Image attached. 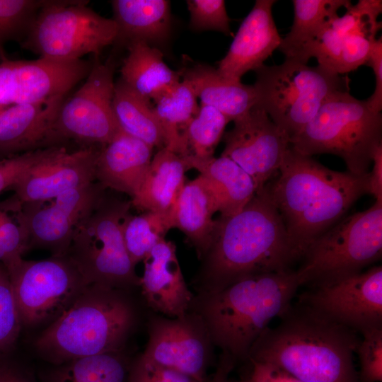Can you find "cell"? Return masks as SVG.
<instances>
[{
  "instance_id": "obj_1",
  "label": "cell",
  "mask_w": 382,
  "mask_h": 382,
  "mask_svg": "<svg viewBox=\"0 0 382 382\" xmlns=\"http://www.w3.org/2000/svg\"><path fill=\"white\" fill-rule=\"evenodd\" d=\"M192 279L199 294L216 292L245 277L289 269L295 260L267 184L238 213L219 216Z\"/></svg>"
},
{
  "instance_id": "obj_2",
  "label": "cell",
  "mask_w": 382,
  "mask_h": 382,
  "mask_svg": "<svg viewBox=\"0 0 382 382\" xmlns=\"http://www.w3.org/2000/svg\"><path fill=\"white\" fill-rule=\"evenodd\" d=\"M275 177L267 185L295 260L303 257L312 242L369 191V173L333 170L291 146Z\"/></svg>"
},
{
  "instance_id": "obj_3",
  "label": "cell",
  "mask_w": 382,
  "mask_h": 382,
  "mask_svg": "<svg viewBox=\"0 0 382 382\" xmlns=\"http://www.w3.org/2000/svg\"><path fill=\"white\" fill-rule=\"evenodd\" d=\"M267 328L247 359L272 364L303 382H361L353 355L354 331L301 303Z\"/></svg>"
},
{
  "instance_id": "obj_4",
  "label": "cell",
  "mask_w": 382,
  "mask_h": 382,
  "mask_svg": "<svg viewBox=\"0 0 382 382\" xmlns=\"http://www.w3.org/2000/svg\"><path fill=\"white\" fill-rule=\"evenodd\" d=\"M300 286L290 269L245 277L214 293L195 295L190 310L203 320L214 346L247 359L260 335L291 306Z\"/></svg>"
},
{
  "instance_id": "obj_5",
  "label": "cell",
  "mask_w": 382,
  "mask_h": 382,
  "mask_svg": "<svg viewBox=\"0 0 382 382\" xmlns=\"http://www.w3.org/2000/svg\"><path fill=\"white\" fill-rule=\"evenodd\" d=\"M137 320L127 290L88 284L35 339L33 347L51 365L122 352Z\"/></svg>"
},
{
  "instance_id": "obj_6",
  "label": "cell",
  "mask_w": 382,
  "mask_h": 382,
  "mask_svg": "<svg viewBox=\"0 0 382 382\" xmlns=\"http://www.w3.org/2000/svg\"><path fill=\"white\" fill-rule=\"evenodd\" d=\"M382 115L366 100L348 90L331 93L313 118L289 140L296 152L308 156L330 154L341 158L349 173L369 172L372 156L382 144Z\"/></svg>"
},
{
  "instance_id": "obj_7",
  "label": "cell",
  "mask_w": 382,
  "mask_h": 382,
  "mask_svg": "<svg viewBox=\"0 0 382 382\" xmlns=\"http://www.w3.org/2000/svg\"><path fill=\"white\" fill-rule=\"evenodd\" d=\"M254 106L264 110L289 139L313 118L333 92L348 90L347 77L317 65L285 59L255 71Z\"/></svg>"
},
{
  "instance_id": "obj_8",
  "label": "cell",
  "mask_w": 382,
  "mask_h": 382,
  "mask_svg": "<svg viewBox=\"0 0 382 382\" xmlns=\"http://www.w3.org/2000/svg\"><path fill=\"white\" fill-rule=\"evenodd\" d=\"M131 207V201L104 194L76 228L66 256L87 285L127 291L139 286L140 277L122 233V222Z\"/></svg>"
},
{
  "instance_id": "obj_9",
  "label": "cell",
  "mask_w": 382,
  "mask_h": 382,
  "mask_svg": "<svg viewBox=\"0 0 382 382\" xmlns=\"http://www.w3.org/2000/svg\"><path fill=\"white\" fill-rule=\"evenodd\" d=\"M382 200L346 215L308 247L296 271L301 285L317 286L360 272L381 258Z\"/></svg>"
},
{
  "instance_id": "obj_10",
  "label": "cell",
  "mask_w": 382,
  "mask_h": 382,
  "mask_svg": "<svg viewBox=\"0 0 382 382\" xmlns=\"http://www.w3.org/2000/svg\"><path fill=\"white\" fill-rule=\"evenodd\" d=\"M87 1L47 0L33 22L22 48L57 62H72L115 42L117 27L87 6Z\"/></svg>"
},
{
  "instance_id": "obj_11",
  "label": "cell",
  "mask_w": 382,
  "mask_h": 382,
  "mask_svg": "<svg viewBox=\"0 0 382 382\" xmlns=\"http://www.w3.org/2000/svg\"><path fill=\"white\" fill-rule=\"evenodd\" d=\"M4 267L22 325L28 328L51 324L87 286L66 256L42 260L22 257Z\"/></svg>"
},
{
  "instance_id": "obj_12",
  "label": "cell",
  "mask_w": 382,
  "mask_h": 382,
  "mask_svg": "<svg viewBox=\"0 0 382 382\" xmlns=\"http://www.w3.org/2000/svg\"><path fill=\"white\" fill-rule=\"evenodd\" d=\"M114 67L111 60L103 63L95 57L85 82L61 105L51 129L50 147L70 140L103 146L121 130L112 108Z\"/></svg>"
},
{
  "instance_id": "obj_13",
  "label": "cell",
  "mask_w": 382,
  "mask_h": 382,
  "mask_svg": "<svg viewBox=\"0 0 382 382\" xmlns=\"http://www.w3.org/2000/svg\"><path fill=\"white\" fill-rule=\"evenodd\" d=\"M300 302L354 331L382 328V267L313 286Z\"/></svg>"
},
{
  "instance_id": "obj_14",
  "label": "cell",
  "mask_w": 382,
  "mask_h": 382,
  "mask_svg": "<svg viewBox=\"0 0 382 382\" xmlns=\"http://www.w3.org/2000/svg\"><path fill=\"white\" fill-rule=\"evenodd\" d=\"M148 335L144 357L199 382H208L207 370L214 344L197 313L190 310L177 318L151 316Z\"/></svg>"
},
{
  "instance_id": "obj_15",
  "label": "cell",
  "mask_w": 382,
  "mask_h": 382,
  "mask_svg": "<svg viewBox=\"0 0 382 382\" xmlns=\"http://www.w3.org/2000/svg\"><path fill=\"white\" fill-rule=\"evenodd\" d=\"M98 182L45 201L21 204V216L28 235V248L66 256L79 223L105 194Z\"/></svg>"
},
{
  "instance_id": "obj_16",
  "label": "cell",
  "mask_w": 382,
  "mask_h": 382,
  "mask_svg": "<svg viewBox=\"0 0 382 382\" xmlns=\"http://www.w3.org/2000/svg\"><path fill=\"white\" fill-rule=\"evenodd\" d=\"M224 133L221 156L238 164L253 180L257 191L277 175L289 139L262 109L253 106L233 121Z\"/></svg>"
},
{
  "instance_id": "obj_17",
  "label": "cell",
  "mask_w": 382,
  "mask_h": 382,
  "mask_svg": "<svg viewBox=\"0 0 382 382\" xmlns=\"http://www.w3.org/2000/svg\"><path fill=\"white\" fill-rule=\"evenodd\" d=\"M92 62L6 59L0 62V107L34 103L66 97L86 78Z\"/></svg>"
},
{
  "instance_id": "obj_18",
  "label": "cell",
  "mask_w": 382,
  "mask_h": 382,
  "mask_svg": "<svg viewBox=\"0 0 382 382\" xmlns=\"http://www.w3.org/2000/svg\"><path fill=\"white\" fill-rule=\"evenodd\" d=\"M100 146L68 151L61 146L35 163L12 187L21 204L45 201L96 182L95 168Z\"/></svg>"
},
{
  "instance_id": "obj_19",
  "label": "cell",
  "mask_w": 382,
  "mask_h": 382,
  "mask_svg": "<svg viewBox=\"0 0 382 382\" xmlns=\"http://www.w3.org/2000/svg\"><path fill=\"white\" fill-rule=\"evenodd\" d=\"M142 262L139 286L147 306L169 318L187 313L195 295L184 279L175 244L166 239L161 241Z\"/></svg>"
},
{
  "instance_id": "obj_20",
  "label": "cell",
  "mask_w": 382,
  "mask_h": 382,
  "mask_svg": "<svg viewBox=\"0 0 382 382\" xmlns=\"http://www.w3.org/2000/svg\"><path fill=\"white\" fill-rule=\"evenodd\" d=\"M274 0H257L243 21L226 56L217 70L223 76L241 81L250 71H255L278 49L282 41L273 16Z\"/></svg>"
},
{
  "instance_id": "obj_21",
  "label": "cell",
  "mask_w": 382,
  "mask_h": 382,
  "mask_svg": "<svg viewBox=\"0 0 382 382\" xmlns=\"http://www.w3.org/2000/svg\"><path fill=\"white\" fill-rule=\"evenodd\" d=\"M66 97L7 107L0 112V159L49 146L57 113Z\"/></svg>"
},
{
  "instance_id": "obj_22",
  "label": "cell",
  "mask_w": 382,
  "mask_h": 382,
  "mask_svg": "<svg viewBox=\"0 0 382 382\" xmlns=\"http://www.w3.org/2000/svg\"><path fill=\"white\" fill-rule=\"evenodd\" d=\"M153 147L120 130L100 146L96 163V181L105 189L132 198L140 188L153 158Z\"/></svg>"
},
{
  "instance_id": "obj_23",
  "label": "cell",
  "mask_w": 382,
  "mask_h": 382,
  "mask_svg": "<svg viewBox=\"0 0 382 382\" xmlns=\"http://www.w3.org/2000/svg\"><path fill=\"white\" fill-rule=\"evenodd\" d=\"M179 70L181 80L188 84L201 105L212 106L229 121L242 117L255 105L254 88L228 79L217 69L185 57Z\"/></svg>"
},
{
  "instance_id": "obj_24",
  "label": "cell",
  "mask_w": 382,
  "mask_h": 382,
  "mask_svg": "<svg viewBox=\"0 0 382 382\" xmlns=\"http://www.w3.org/2000/svg\"><path fill=\"white\" fill-rule=\"evenodd\" d=\"M217 212L212 193L204 178L199 175L185 182L171 209L173 228L180 230L200 260L209 248Z\"/></svg>"
},
{
  "instance_id": "obj_25",
  "label": "cell",
  "mask_w": 382,
  "mask_h": 382,
  "mask_svg": "<svg viewBox=\"0 0 382 382\" xmlns=\"http://www.w3.org/2000/svg\"><path fill=\"white\" fill-rule=\"evenodd\" d=\"M183 157L189 169L197 170L205 180L220 216L240 212L257 192L252 178L226 156L207 159Z\"/></svg>"
},
{
  "instance_id": "obj_26",
  "label": "cell",
  "mask_w": 382,
  "mask_h": 382,
  "mask_svg": "<svg viewBox=\"0 0 382 382\" xmlns=\"http://www.w3.org/2000/svg\"><path fill=\"white\" fill-rule=\"evenodd\" d=\"M113 20L117 27L115 42H162L170 33V4L166 0H114Z\"/></svg>"
},
{
  "instance_id": "obj_27",
  "label": "cell",
  "mask_w": 382,
  "mask_h": 382,
  "mask_svg": "<svg viewBox=\"0 0 382 382\" xmlns=\"http://www.w3.org/2000/svg\"><path fill=\"white\" fill-rule=\"evenodd\" d=\"M189 168L184 158L164 147L153 156L143 183L131 199L144 212H170L185 183Z\"/></svg>"
},
{
  "instance_id": "obj_28",
  "label": "cell",
  "mask_w": 382,
  "mask_h": 382,
  "mask_svg": "<svg viewBox=\"0 0 382 382\" xmlns=\"http://www.w3.org/2000/svg\"><path fill=\"white\" fill-rule=\"evenodd\" d=\"M120 80L139 96L150 102L181 81L179 71L165 63L162 52L144 42L127 45Z\"/></svg>"
},
{
  "instance_id": "obj_29",
  "label": "cell",
  "mask_w": 382,
  "mask_h": 382,
  "mask_svg": "<svg viewBox=\"0 0 382 382\" xmlns=\"http://www.w3.org/2000/svg\"><path fill=\"white\" fill-rule=\"evenodd\" d=\"M294 21L290 31L282 38L279 50L285 59L307 64L312 45L320 30L337 11L349 8L347 0H294Z\"/></svg>"
},
{
  "instance_id": "obj_30",
  "label": "cell",
  "mask_w": 382,
  "mask_h": 382,
  "mask_svg": "<svg viewBox=\"0 0 382 382\" xmlns=\"http://www.w3.org/2000/svg\"><path fill=\"white\" fill-rule=\"evenodd\" d=\"M114 115L120 129L158 150L165 147L163 129L147 101L120 79L115 83Z\"/></svg>"
},
{
  "instance_id": "obj_31",
  "label": "cell",
  "mask_w": 382,
  "mask_h": 382,
  "mask_svg": "<svg viewBox=\"0 0 382 382\" xmlns=\"http://www.w3.org/2000/svg\"><path fill=\"white\" fill-rule=\"evenodd\" d=\"M129 366L122 352L74 359L52 365L40 382H126Z\"/></svg>"
},
{
  "instance_id": "obj_32",
  "label": "cell",
  "mask_w": 382,
  "mask_h": 382,
  "mask_svg": "<svg viewBox=\"0 0 382 382\" xmlns=\"http://www.w3.org/2000/svg\"><path fill=\"white\" fill-rule=\"evenodd\" d=\"M153 101V111L164 134L165 147L180 155L183 132L199 110L197 97L181 80Z\"/></svg>"
},
{
  "instance_id": "obj_33",
  "label": "cell",
  "mask_w": 382,
  "mask_h": 382,
  "mask_svg": "<svg viewBox=\"0 0 382 382\" xmlns=\"http://www.w3.org/2000/svg\"><path fill=\"white\" fill-rule=\"evenodd\" d=\"M229 122L216 108L200 104L197 112L189 121L183 132L180 155L197 159L213 157Z\"/></svg>"
},
{
  "instance_id": "obj_34",
  "label": "cell",
  "mask_w": 382,
  "mask_h": 382,
  "mask_svg": "<svg viewBox=\"0 0 382 382\" xmlns=\"http://www.w3.org/2000/svg\"><path fill=\"white\" fill-rule=\"evenodd\" d=\"M171 228L170 212L150 211L139 215L129 213L122 222V233L132 263L136 266L143 261Z\"/></svg>"
},
{
  "instance_id": "obj_35",
  "label": "cell",
  "mask_w": 382,
  "mask_h": 382,
  "mask_svg": "<svg viewBox=\"0 0 382 382\" xmlns=\"http://www.w3.org/2000/svg\"><path fill=\"white\" fill-rule=\"evenodd\" d=\"M45 0H0V62L7 59L5 45L25 37Z\"/></svg>"
},
{
  "instance_id": "obj_36",
  "label": "cell",
  "mask_w": 382,
  "mask_h": 382,
  "mask_svg": "<svg viewBox=\"0 0 382 382\" xmlns=\"http://www.w3.org/2000/svg\"><path fill=\"white\" fill-rule=\"evenodd\" d=\"M0 245L7 267L29 250L28 235L21 216V204L13 197L0 203Z\"/></svg>"
},
{
  "instance_id": "obj_37",
  "label": "cell",
  "mask_w": 382,
  "mask_h": 382,
  "mask_svg": "<svg viewBox=\"0 0 382 382\" xmlns=\"http://www.w3.org/2000/svg\"><path fill=\"white\" fill-rule=\"evenodd\" d=\"M22 326L8 274L0 263V354L13 348Z\"/></svg>"
},
{
  "instance_id": "obj_38",
  "label": "cell",
  "mask_w": 382,
  "mask_h": 382,
  "mask_svg": "<svg viewBox=\"0 0 382 382\" xmlns=\"http://www.w3.org/2000/svg\"><path fill=\"white\" fill-rule=\"evenodd\" d=\"M190 25L195 30H215L231 35L230 18L223 0H187Z\"/></svg>"
},
{
  "instance_id": "obj_39",
  "label": "cell",
  "mask_w": 382,
  "mask_h": 382,
  "mask_svg": "<svg viewBox=\"0 0 382 382\" xmlns=\"http://www.w3.org/2000/svg\"><path fill=\"white\" fill-rule=\"evenodd\" d=\"M363 339L357 347L359 363L361 382L382 381V328L363 332Z\"/></svg>"
},
{
  "instance_id": "obj_40",
  "label": "cell",
  "mask_w": 382,
  "mask_h": 382,
  "mask_svg": "<svg viewBox=\"0 0 382 382\" xmlns=\"http://www.w3.org/2000/svg\"><path fill=\"white\" fill-rule=\"evenodd\" d=\"M376 36L352 32L343 35L340 54L336 69L338 74L352 71L365 64Z\"/></svg>"
},
{
  "instance_id": "obj_41",
  "label": "cell",
  "mask_w": 382,
  "mask_h": 382,
  "mask_svg": "<svg viewBox=\"0 0 382 382\" xmlns=\"http://www.w3.org/2000/svg\"><path fill=\"white\" fill-rule=\"evenodd\" d=\"M126 382H199L140 354L129 366Z\"/></svg>"
},
{
  "instance_id": "obj_42",
  "label": "cell",
  "mask_w": 382,
  "mask_h": 382,
  "mask_svg": "<svg viewBox=\"0 0 382 382\" xmlns=\"http://www.w3.org/2000/svg\"><path fill=\"white\" fill-rule=\"evenodd\" d=\"M52 146L0 159V193L12 188L25 173L46 156Z\"/></svg>"
},
{
  "instance_id": "obj_43",
  "label": "cell",
  "mask_w": 382,
  "mask_h": 382,
  "mask_svg": "<svg viewBox=\"0 0 382 382\" xmlns=\"http://www.w3.org/2000/svg\"><path fill=\"white\" fill-rule=\"evenodd\" d=\"M370 66L375 75L376 88L373 94L366 100L369 105L376 112L382 110V37L373 42L369 57L365 63Z\"/></svg>"
},
{
  "instance_id": "obj_44",
  "label": "cell",
  "mask_w": 382,
  "mask_h": 382,
  "mask_svg": "<svg viewBox=\"0 0 382 382\" xmlns=\"http://www.w3.org/2000/svg\"><path fill=\"white\" fill-rule=\"evenodd\" d=\"M0 382H40L31 368L0 354Z\"/></svg>"
},
{
  "instance_id": "obj_45",
  "label": "cell",
  "mask_w": 382,
  "mask_h": 382,
  "mask_svg": "<svg viewBox=\"0 0 382 382\" xmlns=\"http://www.w3.org/2000/svg\"><path fill=\"white\" fill-rule=\"evenodd\" d=\"M248 382H303L284 370L268 363L250 360Z\"/></svg>"
},
{
  "instance_id": "obj_46",
  "label": "cell",
  "mask_w": 382,
  "mask_h": 382,
  "mask_svg": "<svg viewBox=\"0 0 382 382\" xmlns=\"http://www.w3.org/2000/svg\"><path fill=\"white\" fill-rule=\"evenodd\" d=\"M373 167L369 172V191L375 200H382V144L375 150L372 162Z\"/></svg>"
},
{
  "instance_id": "obj_47",
  "label": "cell",
  "mask_w": 382,
  "mask_h": 382,
  "mask_svg": "<svg viewBox=\"0 0 382 382\" xmlns=\"http://www.w3.org/2000/svg\"><path fill=\"white\" fill-rule=\"evenodd\" d=\"M236 364L230 354L221 352L216 371L208 382H230L228 377Z\"/></svg>"
},
{
  "instance_id": "obj_48",
  "label": "cell",
  "mask_w": 382,
  "mask_h": 382,
  "mask_svg": "<svg viewBox=\"0 0 382 382\" xmlns=\"http://www.w3.org/2000/svg\"><path fill=\"white\" fill-rule=\"evenodd\" d=\"M4 252H3L2 248L1 247V245H0V263L2 264V262H4Z\"/></svg>"
},
{
  "instance_id": "obj_49",
  "label": "cell",
  "mask_w": 382,
  "mask_h": 382,
  "mask_svg": "<svg viewBox=\"0 0 382 382\" xmlns=\"http://www.w3.org/2000/svg\"><path fill=\"white\" fill-rule=\"evenodd\" d=\"M231 382V381H230ZM233 382H248L247 379H244V380H241V381H233Z\"/></svg>"
},
{
  "instance_id": "obj_50",
  "label": "cell",
  "mask_w": 382,
  "mask_h": 382,
  "mask_svg": "<svg viewBox=\"0 0 382 382\" xmlns=\"http://www.w3.org/2000/svg\"><path fill=\"white\" fill-rule=\"evenodd\" d=\"M5 108H6V107H0V112L4 110Z\"/></svg>"
}]
</instances>
